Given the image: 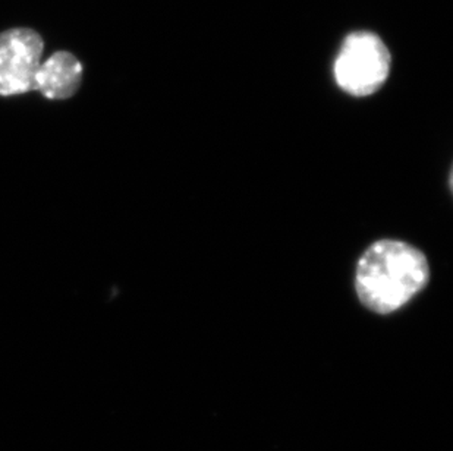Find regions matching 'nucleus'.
Returning <instances> with one entry per match:
<instances>
[{
    "instance_id": "nucleus-2",
    "label": "nucleus",
    "mask_w": 453,
    "mask_h": 451,
    "mask_svg": "<svg viewBox=\"0 0 453 451\" xmlns=\"http://www.w3.org/2000/svg\"><path fill=\"white\" fill-rule=\"evenodd\" d=\"M390 73V53L379 35L358 31L348 35L334 60V80L355 97L380 90Z\"/></svg>"
},
{
    "instance_id": "nucleus-4",
    "label": "nucleus",
    "mask_w": 453,
    "mask_h": 451,
    "mask_svg": "<svg viewBox=\"0 0 453 451\" xmlns=\"http://www.w3.org/2000/svg\"><path fill=\"white\" fill-rule=\"evenodd\" d=\"M82 65L69 51H56L35 73V91L49 100H66L80 90Z\"/></svg>"
},
{
    "instance_id": "nucleus-1",
    "label": "nucleus",
    "mask_w": 453,
    "mask_h": 451,
    "mask_svg": "<svg viewBox=\"0 0 453 451\" xmlns=\"http://www.w3.org/2000/svg\"><path fill=\"white\" fill-rule=\"evenodd\" d=\"M427 258L410 243L383 239L359 258L355 289L364 307L390 314L410 302L427 286Z\"/></svg>"
},
{
    "instance_id": "nucleus-3",
    "label": "nucleus",
    "mask_w": 453,
    "mask_h": 451,
    "mask_svg": "<svg viewBox=\"0 0 453 451\" xmlns=\"http://www.w3.org/2000/svg\"><path fill=\"white\" fill-rule=\"evenodd\" d=\"M43 50V39L31 28H12L0 34V96L35 91Z\"/></svg>"
}]
</instances>
